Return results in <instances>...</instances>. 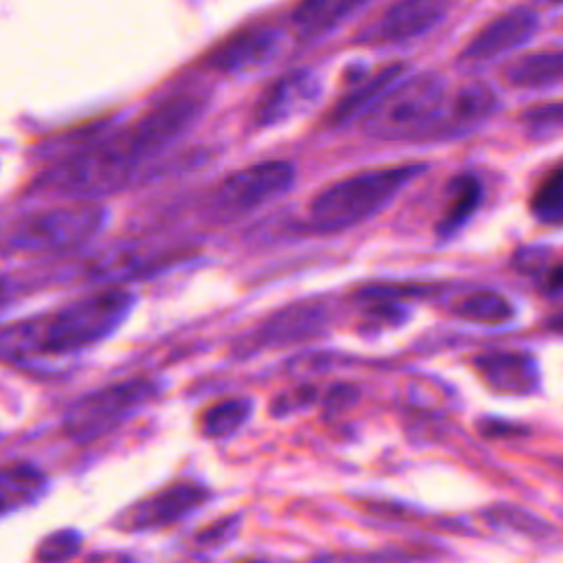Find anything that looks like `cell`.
<instances>
[{
  "instance_id": "obj_1",
  "label": "cell",
  "mask_w": 563,
  "mask_h": 563,
  "mask_svg": "<svg viewBox=\"0 0 563 563\" xmlns=\"http://www.w3.org/2000/svg\"><path fill=\"white\" fill-rule=\"evenodd\" d=\"M134 297L123 290H103L84 297L46 319L24 321L0 332V356L29 361L40 354H68L95 345L112 334L128 317Z\"/></svg>"
},
{
  "instance_id": "obj_2",
  "label": "cell",
  "mask_w": 563,
  "mask_h": 563,
  "mask_svg": "<svg viewBox=\"0 0 563 563\" xmlns=\"http://www.w3.org/2000/svg\"><path fill=\"white\" fill-rule=\"evenodd\" d=\"M143 165L123 130L55 167L33 189L88 202L125 187Z\"/></svg>"
},
{
  "instance_id": "obj_3",
  "label": "cell",
  "mask_w": 563,
  "mask_h": 563,
  "mask_svg": "<svg viewBox=\"0 0 563 563\" xmlns=\"http://www.w3.org/2000/svg\"><path fill=\"white\" fill-rule=\"evenodd\" d=\"M424 165H396L343 178L310 202V222L317 231H341L354 227L389 205Z\"/></svg>"
},
{
  "instance_id": "obj_4",
  "label": "cell",
  "mask_w": 563,
  "mask_h": 563,
  "mask_svg": "<svg viewBox=\"0 0 563 563\" xmlns=\"http://www.w3.org/2000/svg\"><path fill=\"white\" fill-rule=\"evenodd\" d=\"M444 97V81L438 75L398 77L365 108L361 125L380 139L429 134Z\"/></svg>"
},
{
  "instance_id": "obj_5",
  "label": "cell",
  "mask_w": 563,
  "mask_h": 563,
  "mask_svg": "<svg viewBox=\"0 0 563 563\" xmlns=\"http://www.w3.org/2000/svg\"><path fill=\"white\" fill-rule=\"evenodd\" d=\"M106 222V209L95 202H75L15 222L2 242L9 253H57L88 242Z\"/></svg>"
},
{
  "instance_id": "obj_6",
  "label": "cell",
  "mask_w": 563,
  "mask_h": 563,
  "mask_svg": "<svg viewBox=\"0 0 563 563\" xmlns=\"http://www.w3.org/2000/svg\"><path fill=\"white\" fill-rule=\"evenodd\" d=\"M158 383L130 378L75 400L64 416V433L75 442H92L114 431L158 396Z\"/></svg>"
},
{
  "instance_id": "obj_7",
  "label": "cell",
  "mask_w": 563,
  "mask_h": 563,
  "mask_svg": "<svg viewBox=\"0 0 563 563\" xmlns=\"http://www.w3.org/2000/svg\"><path fill=\"white\" fill-rule=\"evenodd\" d=\"M295 180V169L284 161H266L244 167L220 183L211 196V213L218 220H240L275 198L284 196Z\"/></svg>"
},
{
  "instance_id": "obj_8",
  "label": "cell",
  "mask_w": 563,
  "mask_h": 563,
  "mask_svg": "<svg viewBox=\"0 0 563 563\" xmlns=\"http://www.w3.org/2000/svg\"><path fill=\"white\" fill-rule=\"evenodd\" d=\"M207 99L196 92H180L163 99L143 117H139L125 132L136 147L143 163L158 156L174 145L202 117Z\"/></svg>"
},
{
  "instance_id": "obj_9",
  "label": "cell",
  "mask_w": 563,
  "mask_h": 563,
  "mask_svg": "<svg viewBox=\"0 0 563 563\" xmlns=\"http://www.w3.org/2000/svg\"><path fill=\"white\" fill-rule=\"evenodd\" d=\"M207 499L209 490L202 484L194 479H178L121 510L114 519V526L125 532L167 528L200 508Z\"/></svg>"
},
{
  "instance_id": "obj_10",
  "label": "cell",
  "mask_w": 563,
  "mask_h": 563,
  "mask_svg": "<svg viewBox=\"0 0 563 563\" xmlns=\"http://www.w3.org/2000/svg\"><path fill=\"white\" fill-rule=\"evenodd\" d=\"M446 0H394L363 33H358V42L391 46L416 40L431 31L446 15Z\"/></svg>"
},
{
  "instance_id": "obj_11",
  "label": "cell",
  "mask_w": 563,
  "mask_h": 563,
  "mask_svg": "<svg viewBox=\"0 0 563 563\" xmlns=\"http://www.w3.org/2000/svg\"><path fill=\"white\" fill-rule=\"evenodd\" d=\"M321 95V79L310 70H290L273 81L255 103L253 119L260 128H273L306 112Z\"/></svg>"
},
{
  "instance_id": "obj_12",
  "label": "cell",
  "mask_w": 563,
  "mask_h": 563,
  "mask_svg": "<svg viewBox=\"0 0 563 563\" xmlns=\"http://www.w3.org/2000/svg\"><path fill=\"white\" fill-rule=\"evenodd\" d=\"M282 35L275 29H244L233 33L211 53V68L224 75H253L279 55Z\"/></svg>"
},
{
  "instance_id": "obj_13",
  "label": "cell",
  "mask_w": 563,
  "mask_h": 563,
  "mask_svg": "<svg viewBox=\"0 0 563 563\" xmlns=\"http://www.w3.org/2000/svg\"><path fill=\"white\" fill-rule=\"evenodd\" d=\"M537 31V15L528 9H512L493 18L462 51L460 59L482 64L526 44Z\"/></svg>"
},
{
  "instance_id": "obj_14",
  "label": "cell",
  "mask_w": 563,
  "mask_h": 563,
  "mask_svg": "<svg viewBox=\"0 0 563 563\" xmlns=\"http://www.w3.org/2000/svg\"><path fill=\"white\" fill-rule=\"evenodd\" d=\"M477 374L497 394L528 396L539 389V367L523 352H493L475 358Z\"/></svg>"
},
{
  "instance_id": "obj_15",
  "label": "cell",
  "mask_w": 563,
  "mask_h": 563,
  "mask_svg": "<svg viewBox=\"0 0 563 563\" xmlns=\"http://www.w3.org/2000/svg\"><path fill=\"white\" fill-rule=\"evenodd\" d=\"M497 108L495 92L484 84H468L453 97H444L429 134L446 136L477 128Z\"/></svg>"
},
{
  "instance_id": "obj_16",
  "label": "cell",
  "mask_w": 563,
  "mask_h": 563,
  "mask_svg": "<svg viewBox=\"0 0 563 563\" xmlns=\"http://www.w3.org/2000/svg\"><path fill=\"white\" fill-rule=\"evenodd\" d=\"M325 323H328V317L321 306L301 303V306L284 308L277 314H273L266 323H262V328L253 334V343L257 347L288 345L321 332Z\"/></svg>"
},
{
  "instance_id": "obj_17",
  "label": "cell",
  "mask_w": 563,
  "mask_h": 563,
  "mask_svg": "<svg viewBox=\"0 0 563 563\" xmlns=\"http://www.w3.org/2000/svg\"><path fill=\"white\" fill-rule=\"evenodd\" d=\"M372 0H301L292 13L297 31L306 40L323 37Z\"/></svg>"
},
{
  "instance_id": "obj_18",
  "label": "cell",
  "mask_w": 563,
  "mask_h": 563,
  "mask_svg": "<svg viewBox=\"0 0 563 563\" xmlns=\"http://www.w3.org/2000/svg\"><path fill=\"white\" fill-rule=\"evenodd\" d=\"M508 84L519 88H550L561 81V53L539 51L512 59L504 68Z\"/></svg>"
},
{
  "instance_id": "obj_19",
  "label": "cell",
  "mask_w": 563,
  "mask_h": 563,
  "mask_svg": "<svg viewBox=\"0 0 563 563\" xmlns=\"http://www.w3.org/2000/svg\"><path fill=\"white\" fill-rule=\"evenodd\" d=\"M46 488V477L33 464L0 468V515L35 501Z\"/></svg>"
},
{
  "instance_id": "obj_20",
  "label": "cell",
  "mask_w": 563,
  "mask_h": 563,
  "mask_svg": "<svg viewBox=\"0 0 563 563\" xmlns=\"http://www.w3.org/2000/svg\"><path fill=\"white\" fill-rule=\"evenodd\" d=\"M479 200H482V185L475 176L462 174L453 178L449 185L446 207L438 222V233L442 238H449L455 231H460L466 224V220L475 213Z\"/></svg>"
},
{
  "instance_id": "obj_21",
  "label": "cell",
  "mask_w": 563,
  "mask_h": 563,
  "mask_svg": "<svg viewBox=\"0 0 563 563\" xmlns=\"http://www.w3.org/2000/svg\"><path fill=\"white\" fill-rule=\"evenodd\" d=\"M251 413H253V402L249 398H224L209 405L200 413L198 427L205 438L220 440L240 431L251 418Z\"/></svg>"
},
{
  "instance_id": "obj_22",
  "label": "cell",
  "mask_w": 563,
  "mask_h": 563,
  "mask_svg": "<svg viewBox=\"0 0 563 563\" xmlns=\"http://www.w3.org/2000/svg\"><path fill=\"white\" fill-rule=\"evenodd\" d=\"M405 66L402 64H391L387 68H383L380 73L367 77L363 84H356L341 101L339 106L332 110V121L334 123H345L347 119H352L356 112H365V108L398 77H402Z\"/></svg>"
},
{
  "instance_id": "obj_23",
  "label": "cell",
  "mask_w": 563,
  "mask_h": 563,
  "mask_svg": "<svg viewBox=\"0 0 563 563\" xmlns=\"http://www.w3.org/2000/svg\"><path fill=\"white\" fill-rule=\"evenodd\" d=\"M455 312L466 321L486 323V325L508 323L515 314L512 303L504 295L490 292V290H479V292L462 297L455 303Z\"/></svg>"
},
{
  "instance_id": "obj_24",
  "label": "cell",
  "mask_w": 563,
  "mask_h": 563,
  "mask_svg": "<svg viewBox=\"0 0 563 563\" xmlns=\"http://www.w3.org/2000/svg\"><path fill=\"white\" fill-rule=\"evenodd\" d=\"M530 211L545 224H559L563 218V174L554 167L537 187L530 200Z\"/></svg>"
},
{
  "instance_id": "obj_25",
  "label": "cell",
  "mask_w": 563,
  "mask_h": 563,
  "mask_svg": "<svg viewBox=\"0 0 563 563\" xmlns=\"http://www.w3.org/2000/svg\"><path fill=\"white\" fill-rule=\"evenodd\" d=\"M79 550H81V534L73 528H64V530H55V532L46 534L40 541L35 556L40 563H66Z\"/></svg>"
},
{
  "instance_id": "obj_26",
  "label": "cell",
  "mask_w": 563,
  "mask_h": 563,
  "mask_svg": "<svg viewBox=\"0 0 563 563\" xmlns=\"http://www.w3.org/2000/svg\"><path fill=\"white\" fill-rule=\"evenodd\" d=\"M521 119H523L528 132H532V134L554 136L561 130V108H559V103L532 108V110L523 112Z\"/></svg>"
},
{
  "instance_id": "obj_27",
  "label": "cell",
  "mask_w": 563,
  "mask_h": 563,
  "mask_svg": "<svg viewBox=\"0 0 563 563\" xmlns=\"http://www.w3.org/2000/svg\"><path fill=\"white\" fill-rule=\"evenodd\" d=\"M238 526H240V515L222 517V519H218V521L205 526L202 530H198L196 537H194V541H196L200 548H220L224 541H229L231 537H235Z\"/></svg>"
},
{
  "instance_id": "obj_28",
  "label": "cell",
  "mask_w": 563,
  "mask_h": 563,
  "mask_svg": "<svg viewBox=\"0 0 563 563\" xmlns=\"http://www.w3.org/2000/svg\"><path fill=\"white\" fill-rule=\"evenodd\" d=\"M314 398V389L310 387H299L295 389L292 394H279L275 400H273V416H288L290 411H295L297 407H303L308 405L310 400Z\"/></svg>"
},
{
  "instance_id": "obj_29",
  "label": "cell",
  "mask_w": 563,
  "mask_h": 563,
  "mask_svg": "<svg viewBox=\"0 0 563 563\" xmlns=\"http://www.w3.org/2000/svg\"><path fill=\"white\" fill-rule=\"evenodd\" d=\"M479 433L486 435V438H515V435H526L528 429L521 427V424H512V422H506V420H497V418H482L479 420Z\"/></svg>"
},
{
  "instance_id": "obj_30",
  "label": "cell",
  "mask_w": 563,
  "mask_h": 563,
  "mask_svg": "<svg viewBox=\"0 0 563 563\" xmlns=\"http://www.w3.org/2000/svg\"><path fill=\"white\" fill-rule=\"evenodd\" d=\"M86 563H139L136 559L121 552H99L86 559Z\"/></svg>"
},
{
  "instance_id": "obj_31",
  "label": "cell",
  "mask_w": 563,
  "mask_h": 563,
  "mask_svg": "<svg viewBox=\"0 0 563 563\" xmlns=\"http://www.w3.org/2000/svg\"><path fill=\"white\" fill-rule=\"evenodd\" d=\"M9 299H11V284H9L4 277H0V308H2Z\"/></svg>"
},
{
  "instance_id": "obj_32",
  "label": "cell",
  "mask_w": 563,
  "mask_h": 563,
  "mask_svg": "<svg viewBox=\"0 0 563 563\" xmlns=\"http://www.w3.org/2000/svg\"><path fill=\"white\" fill-rule=\"evenodd\" d=\"M242 563H266V561H255V559H249V561H242Z\"/></svg>"
},
{
  "instance_id": "obj_33",
  "label": "cell",
  "mask_w": 563,
  "mask_h": 563,
  "mask_svg": "<svg viewBox=\"0 0 563 563\" xmlns=\"http://www.w3.org/2000/svg\"><path fill=\"white\" fill-rule=\"evenodd\" d=\"M310 563H321V561H310Z\"/></svg>"
}]
</instances>
